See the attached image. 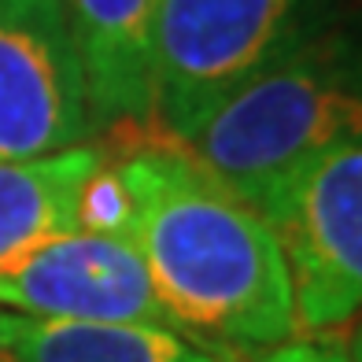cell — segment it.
I'll use <instances>...</instances> for the list:
<instances>
[{"instance_id": "1", "label": "cell", "mask_w": 362, "mask_h": 362, "mask_svg": "<svg viewBox=\"0 0 362 362\" xmlns=\"http://www.w3.org/2000/svg\"><path fill=\"white\" fill-rule=\"evenodd\" d=\"M137 248L167 322L207 351L296 337L292 285L274 229L177 137L137 134L111 156Z\"/></svg>"}, {"instance_id": "2", "label": "cell", "mask_w": 362, "mask_h": 362, "mask_svg": "<svg viewBox=\"0 0 362 362\" xmlns=\"http://www.w3.org/2000/svg\"><path fill=\"white\" fill-rule=\"evenodd\" d=\"M358 134V96L344 56L296 37L177 141L259 215L292 177Z\"/></svg>"}, {"instance_id": "3", "label": "cell", "mask_w": 362, "mask_h": 362, "mask_svg": "<svg viewBox=\"0 0 362 362\" xmlns=\"http://www.w3.org/2000/svg\"><path fill=\"white\" fill-rule=\"evenodd\" d=\"M281 248L296 337L348 329L362 303V141L333 144L262 211Z\"/></svg>"}, {"instance_id": "4", "label": "cell", "mask_w": 362, "mask_h": 362, "mask_svg": "<svg viewBox=\"0 0 362 362\" xmlns=\"http://www.w3.org/2000/svg\"><path fill=\"white\" fill-rule=\"evenodd\" d=\"M300 37V0H159L156 126L181 137Z\"/></svg>"}, {"instance_id": "5", "label": "cell", "mask_w": 362, "mask_h": 362, "mask_svg": "<svg viewBox=\"0 0 362 362\" xmlns=\"http://www.w3.org/2000/svg\"><path fill=\"white\" fill-rule=\"evenodd\" d=\"M93 119L63 0H0V163L89 144Z\"/></svg>"}, {"instance_id": "6", "label": "cell", "mask_w": 362, "mask_h": 362, "mask_svg": "<svg viewBox=\"0 0 362 362\" xmlns=\"http://www.w3.org/2000/svg\"><path fill=\"white\" fill-rule=\"evenodd\" d=\"M0 310L30 318L170 325L137 248L93 229L56 233L4 262Z\"/></svg>"}, {"instance_id": "7", "label": "cell", "mask_w": 362, "mask_h": 362, "mask_svg": "<svg viewBox=\"0 0 362 362\" xmlns=\"http://www.w3.org/2000/svg\"><path fill=\"white\" fill-rule=\"evenodd\" d=\"M86 78L93 129L148 134L156 126L159 0H63Z\"/></svg>"}, {"instance_id": "8", "label": "cell", "mask_w": 362, "mask_h": 362, "mask_svg": "<svg viewBox=\"0 0 362 362\" xmlns=\"http://www.w3.org/2000/svg\"><path fill=\"white\" fill-rule=\"evenodd\" d=\"M0 351L11 362H218L174 325L71 322L0 310Z\"/></svg>"}, {"instance_id": "9", "label": "cell", "mask_w": 362, "mask_h": 362, "mask_svg": "<svg viewBox=\"0 0 362 362\" xmlns=\"http://www.w3.org/2000/svg\"><path fill=\"white\" fill-rule=\"evenodd\" d=\"M100 159L104 144H78L45 159L0 163V267L78 229V196Z\"/></svg>"}, {"instance_id": "10", "label": "cell", "mask_w": 362, "mask_h": 362, "mask_svg": "<svg viewBox=\"0 0 362 362\" xmlns=\"http://www.w3.org/2000/svg\"><path fill=\"white\" fill-rule=\"evenodd\" d=\"M259 362H358V351L348 348L337 333L329 337H288L285 344L267 348Z\"/></svg>"}, {"instance_id": "11", "label": "cell", "mask_w": 362, "mask_h": 362, "mask_svg": "<svg viewBox=\"0 0 362 362\" xmlns=\"http://www.w3.org/2000/svg\"><path fill=\"white\" fill-rule=\"evenodd\" d=\"M0 362H11V355H8V351H0Z\"/></svg>"}]
</instances>
